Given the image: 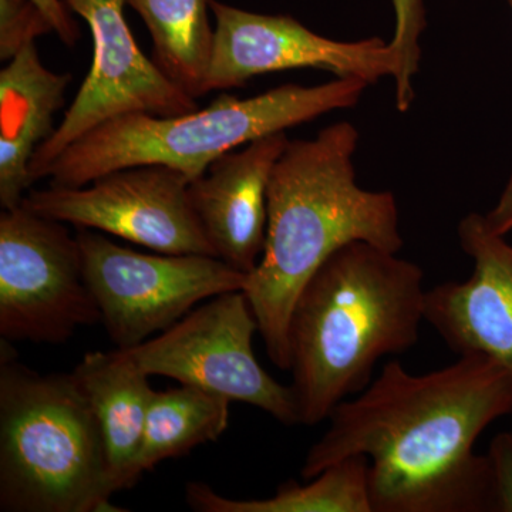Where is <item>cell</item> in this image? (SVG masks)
Returning a JSON list of instances; mask_svg holds the SVG:
<instances>
[{
	"label": "cell",
	"mask_w": 512,
	"mask_h": 512,
	"mask_svg": "<svg viewBox=\"0 0 512 512\" xmlns=\"http://www.w3.org/2000/svg\"><path fill=\"white\" fill-rule=\"evenodd\" d=\"M512 414V372L485 356L412 375L397 360L330 413L306 454L303 480L345 458L369 460L373 512L494 511L487 456L474 444Z\"/></svg>",
	"instance_id": "cell-1"
},
{
	"label": "cell",
	"mask_w": 512,
	"mask_h": 512,
	"mask_svg": "<svg viewBox=\"0 0 512 512\" xmlns=\"http://www.w3.org/2000/svg\"><path fill=\"white\" fill-rule=\"evenodd\" d=\"M357 144L352 123L332 124L311 140H289L272 171L264 254L244 293L269 359L284 372L293 306L329 256L356 241L396 254L403 248L396 197L356 183Z\"/></svg>",
	"instance_id": "cell-2"
},
{
	"label": "cell",
	"mask_w": 512,
	"mask_h": 512,
	"mask_svg": "<svg viewBox=\"0 0 512 512\" xmlns=\"http://www.w3.org/2000/svg\"><path fill=\"white\" fill-rule=\"evenodd\" d=\"M426 292L420 266L369 242L330 255L299 293L289 322L301 424L316 426L372 383L376 363L416 345Z\"/></svg>",
	"instance_id": "cell-3"
},
{
	"label": "cell",
	"mask_w": 512,
	"mask_h": 512,
	"mask_svg": "<svg viewBox=\"0 0 512 512\" xmlns=\"http://www.w3.org/2000/svg\"><path fill=\"white\" fill-rule=\"evenodd\" d=\"M367 86L357 77H336L319 86L285 84L249 99L224 94L207 109L181 116L123 114L64 148L45 178L55 187H83L121 168L160 164L191 183L217 158L256 138L355 107Z\"/></svg>",
	"instance_id": "cell-4"
},
{
	"label": "cell",
	"mask_w": 512,
	"mask_h": 512,
	"mask_svg": "<svg viewBox=\"0 0 512 512\" xmlns=\"http://www.w3.org/2000/svg\"><path fill=\"white\" fill-rule=\"evenodd\" d=\"M90 404L72 373L0 365V511L120 512Z\"/></svg>",
	"instance_id": "cell-5"
},
{
	"label": "cell",
	"mask_w": 512,
	"mask_h": 512,
	"mask_svg": "<svg viewBox=\"0 0 512 512\" xmlns=\"http://www.w3.org/2000/svg\"><path fill=\"white\" fill-rule=\"evenodd\" d=\"M77 229L84 279L117 349L141 345L198 303L247 285V274L217 256L143 254L94 229Z\"/></svg>",
	"instance_id": "cell-6"
},
{
	"label": "cell",
	"mask_w": 512,
	"mask_h": 512,
	"mask_svg": "<svg viewBox=\"0 0 512 512\" xmlns=\"http://www.w3.org/2000/svg\"><path fill=\"white\" fill-rule=\"evenodd\" d=\"M258 320L244 291L222 293L160 335L121 349L148 376H164L264 410L285 426L301 424L292 386L256 360Z\"/></svg>",
	"instance_id": "cell-7"
},
{
	"label": "cell",
	"mask_w": 512,
	"mask_h": 512,
	"mask_svg": "<svg viewBox=\"0 0 512 512\" xmlns=\"http://www.w3.org/2000/svg\"><path fill=\"white\" fill-rule=\"evenodd\" d=\"M101 322L79 241L25 205L0 215V338L57 343Z\"/></svg>",
	"instance_id": "cell-8"
},
{
	"label": "cell",
	"mask_w": 512,
	"mask_h": 512,
	"mask_svg": "<svg viewBox=\"0 0 512 512\" xmlns=\"http://www.w3.org/2000/svg\"><path fill=\"white\" fill-rule=\"evenodd\" d=\"M190 180L167 165H137L83 187L29 192L28 210L77 228L116 235L160 254L212 255L190 200Z\"/></svg>",
	"instance_id": "cell-9"
},
{
	"label": "cell",
	"mask_w": 512,
	"mask_h": 512,
	"mask_svg": "<svg viewBox=\"0 0 512 512\" xmlns=\"http://www.w3.org/2000/svg\"><path fill=\"white\" fill-rule=\"evenodd\" d=\"M63 2L89 25L93 63L63 123L30 161L35 183L45 178L64 148L104 121L128 113L170 117L198 110L197 101L175 86L137 46L124 19L126 0Z\"/></svg>",
	"instance_id": "cell-10"
},
{
	"label": "cell",
	"mask_w": 512,
	"mask_h": 512,
	"mask_svg": "<svg viewBox=\"0 0 512 512\" xmlns=\"http://www.w3.org/2000/svg\"><path fill=\"white\" fill-rule=\"evenodd\" d=\"M215 16L208 93L235 89L252 77L319 69L375 84L396 73V53L380 37L339 42L312 32L291 16L261 15L210 0Z\"/></svg>",
	"instance_id": "cell-11"
},
{
	"label": "cell",
	"mask_w": 512,
	"mask_h": 512,
	"mask_svg": "<svg viewBox=\"0 0 512 512\" xmlns=\"http://www.w3.org/2000/svg\"><path fill=\"white\" fill-rule=\"evenodd\" d=\"M458 239L473 274L427 291L424 320L458 356H485L512 372V245L476 212L460 221Z\"/></svg>",
	"instance_id": "cell-12"
},
{
	"label": "cell",
	"mask_w": 512,
	"mask_h": 512,
	"mask_svg": "<svg viewBox=\"0 0 512 512\" xmlns=\"http://www.w3.org/2000/svg\"><path fill=\"white\" fill-rule=\"evenodd\" d=\"M288 143L285 131L256 138L217 158L188 187L215 256L247 275L264 254L269 181Z\"/></svg>",
	"instance_id": "cell-13"
},
{
	"label": "cell",
	"mask_w": 512,
	"mask_h": 512,
	"mask_svg": "<svg viewBox=\"0 0 512 512\" xmlns=\"http://www.w3.org/2000/svg\"><path fill=\"white\" fill-rule=\"evenodd\" d=\"M70 74L47 69L35 43L20 50L0 72V205H22L35 183L30 161L55 133L53 120L62 109Z\"/></svg>",
	"instance_id": "cell-14"
},
{
	"label": "cell",
	"mask_w": 512,
	"mask_h": 512,
	"mask_svg": "<svg viewBox=\"0 0 512 512\" xmlns=\"http://www.w3.org/2000/svg\"><path fill=\"white\" fill-rule=\"evenodd\" d=\"M99 426L114 493L137 484L136 463L154 390L121 349L87 353L72 372Z\"/></svg>",
	"instance_id": "cell-15"
},
{
	"label": "cell",
	"mask_w": 512,
	"mask_h": 512,
	"mask_svg": "<svg viewBox=\"0 0 512 512\" xmlns=\"http://www.w3.org/2000/svg\"><path fill=\"white\" fill-rule=\"evenodd\" d=\"M185 500L197 512H373L365 456L339 461L313 477L312 483L286 481L262 500H232L194 481L185 485Z\"/></svg>",
	"instance_id": "cell-16"
},
{
	"label": "cell",
	"mask_w": 512,
	"mask_h": 512,
	"mask_svg": "<svg viewBox=\"0 0 512 512\" xmlns=\"http://www.w3.org/2000/svg\"><path fill=\"white\" fill-rule=\"evenodd\" d=\"M126 5L146 23L158 69L192 99L205 96L214 47L210 0H126Z\"/></svg>",
	"instance_id": "cell-17"
},
{
	"label": "cell",
	"mask_w": 512,
	"mask_h": 512,
	"mask_svg": "<svg viewBox=\"0 0 512 512\" xmlns=\"http://www.w3.org/2000/svg\"><path fill=\"white\" fill-rule=\"evenodd\" d=\"M229 403L227 397L188 384L154 390L137 457V480L165 460L220 439L228 429Z\"/></svg>",
	"instance_id": "cell-18"
},
{
	"label": "cell",
	"mask_w": 512,
	"mask_h": 512,
	"mask_svg": "<svg viewBox=\"0 0 512 512\" xmlns=\"http://www.w3.org/2000/svg\"><path fill=\"white\" fill-rule=\"evenodd\" d=\"M394 25L390 46L396 53L394 97L396 109L406 113L414 100V77L419 73L421 33L426 29V10L423 0H393Z\"/></svg>",
	"instance_id": "cell-19"
},
{
	"label": "cell",
	"mask_w": 512,
	"mask_h": 512,
	"mask_svg": "<svg viewBox=\"0 0 512 512\" xmlns=\"http://www.w3.org/2000/svg\"><path fill=\"white\" fill-rule=\"evenodd\" d=\"M53 32L32 0H0V59L9 62L37 37Z\"/></svg>",
	"instance_id": "cell-20"
},
{
	"label": "cell",
	"mask_w": 512,
	"mask_h": 512,
	"mask_svg": "<svg viewBox=\"0 0 512 512\" xmlns=\"http://www.w3.org/2000/svg\"><path fill=\"white\" fill-rule=\"evenodd\" d=\"M487 457L493 477L494 511L512 512V431L494 437Z\"/></svg>",
	"instance_id": "cell-21"
},
{
	"label": "cell",
	"mask_w": 512,
	"mask_h": 512,
	"mask_svg": "<svg viewBox=\"0 0 512 512\" xmlns=\"http://www.w3.org/2000/svg\"><path fill=\"white\" fill-rule=\"evenodd\" d=\"M32 2L45 13L53 32L60 37L64 45H76L77 40L80 39V29L63 0H32Z\"/></svg>",
	"instance_id": "cell-22"
}]
</instances>
